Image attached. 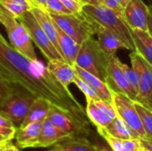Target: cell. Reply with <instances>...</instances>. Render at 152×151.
Listing matches in <instances>:
<instances>
[{"instance_id": "cell-1", "label": "cell", "mask_w": 152, "mask_h": 151, "mask_svg": "<svg viewBox=\"0 0 152 151\" xmlns=\"http://www.w3.org/2000/svg\"><path fill=\"white\" fill-rule=\"evenodd\" d=\"M0 73L12 84L20 85L36 98L48 101L69 115L79 127V109L68 88L61 85L43 62L19 53L0 36Z\"/></svg>"}, {"instance_id": "cell-2", "label": "cell", "mask_w": 152, "mask_h": 151, "mask_svg": "<svg viewBox=\"0 0 152 151\" xmlns=\"http://www.w3.org/2000/svg\"><path fill=\"white\" fill-rule=\"evenodd\" d=\"M83 12L98 25L114 33L125 44L127 50L132 52L136 51L132 29L126 23L124 16L102 4H85L83 6Z\"/></svg>"}, {"instance_id": "cell-3", "label": "cell", "mask_w": 152, "mask_h": 151, "mask_svg": "<svg viewBox=\"0 0 152 151\" xmlns=\"http://www.w3.org/2000/svg\"><path fill=\"white\" fill-rule=\"evenodd\" d=\"M110 57L102 51L97 40L92 36L80 45L75 65L107 82Z\"/></svg>"}, {"instance_id": "cell-4", "label": "cell", "mask_w": 152, "mask_h": 151, "mask_svg": "<svg viewBox=\"0 0 152 151\" xmlns=\"http://www.w3.org/2000/svg\"><path fill=\"white\" fill-rule=\"evenodd\" d=\"M48 13L56 25L73 38L79 45H81L89 37H92L94 34H96L98 24L83 12L81 13L69 14Z\"/></svg>"}, {"instance_id": "cell-5", "label": "cell", "mask_w": 152, "mask_h": 151, "mask_svg": "<svg viewBox=\"0 0 152 151\" xmlns=\"http://www.w3.org/2000/svg\"><path fill=\"white\" fill-rule=\"evenodd\" d=\"M35 96L25 88L14 85L12 92L0 101V111L8 117L14 125H20L26 117Z\"/></svg>"}, {"instance_id": "cell-6", "label": "cell", "mask_w": 152, "mask_h": 151, "mask_svg": "<svg viewBox=\"0 0 152 151\" xmlns=\"http://www.w3.org/2000/svg\"><path fill=\"white\" fill-rule=\"evenodd\" d=\"M2 25L7 32L9 44L14 50L29 60H38L31 36L22 23L9 15Z\"/></svg>"}, {"instance_id": "cell-7", "label": "cell", "mask_w": 152, "mask_h": 151, "mask_svg": "<svg viewBox=\"0 0 152 151\" xmlns=\"http://www.w3.org/2000/svg\"><path fill=\"white\" fill-rule=\"evenodd\" d=\"M18 20L24 25L28 32L29 33L33 43L41 51L44 56L48 60H62L65 61L62 55L59 53L56 47L53 44L51 40L45 35L38 21L32 14L30 11L25 12Z\"/></svg>"}, {"instance_id": "cell-8", "label": "cell", "mask_w": 152, "mask_h": 151, "mask_svg": "<svg viewBox=\"0 0 152 151\" xmlns=\"http://www.w3.org/2000/svg\"><path fill=\"white\" fill-rule=\"evenodd\" d=\"M112 103L118 117H119L136 133L139 139H147L134 101L127 95L113 90Z\"/></svg>"}, {"instance_id": "cell-9", "label": "cell", "mask_w": 152, "mask_h": 151, "mask_svg": "<svg viewBox=\"0 0 152 151\" xmlns=\"http://www.w3.org/2000/svg\"><path fill=\"white\" fill-rule=\"evenodd\" d=\"M130 61L132 68L139 78V92L136 101L143 103L152 93V66L137 52L131 53Z\"/></svg>"}, {"instance_id": "cell-10", "label": "cell", "mask_w": 152, "mask_h": 151, "mask_svg": "<svg viewBox=\"0 0 152 151\" xmlns=\"http://www.w3.org/2000/svg\"><path fill=\"white\" fill-rule=\"evenodd\" d=\"M151 10L142 0H131L124 9V17L131 29L148 31Z\"/></svg>"}, {"instance_id": "cell-11", "label": "cell", "mask_w": 152, "mask_h": 151, "mask_svg": "<svg viewBox=\"0 0 152 151\" xmlns=\"http://www.w3.org/2000/svg\"><path fill=\"white\" fill-rule=\"evenodd\" d=\"M118 58L117 55H113L110 57V64L108 67V80H110L115 85L114 91L120 92L126 95H127L129 98L134 100V101H137V94L134 92V90L130 86V85L127 83L120 67L118 64Z\"/></svg>"}, {"instance_id": "cell-12", "label": "cell", "mask_w": 152, "mask_h": 151, "mask_svg": "<svg viewBox=\"0 0 152 151\" xmlns=\"http://www.w3.org/2000/svg\"><path fill=\"white\" fill-rule=\"evenodd\" d=\"M74 68L76 70V74L94 90V92L99 96L101 100L112 103L113 89L108 85L107 82H104L101 78L76 65H74Z\"/></svg>"}, {"instance_id": "cell-13", "label": "cell", "mask_w": 152, "mask_h": 151, "mask_svg": "<svg viewBox=\"0 0 152 151\" xmlns=\"http://www.w3.org/2000/svg\"><path fill=\"white\" fill-rule=\"evenodd\" d=\"M43 121L29 123L24 126H19L16 130L15 140L20 149L35 148L42 129Z\"/></svg>"}, {"instance_id": "cell-14", "label": "cell", "mask_w": 152, "mask_h": 151, "mask_svg": "<svg viewBox=\"0 0 152 151\" xmlns=\"http://www.w3.org/2000/svg\"><path fill=\"white\" fill-rule=\"evenodd\" d=\"M46 67L55 79L64 87L68 88L70 84L74 83L77 76L76 70L74 66L70 65L67 61L62 60L48 61Z\"/></svg>"}, {"instance_id": "cell-15", "label": "cell", "mask_w": 152, "mask_h": 151, "mask_svg": "<svg viewBox=\"0 0 152 151\" xmlns=\"http://www.w3.org/2000/svg\"><path fill=\"white\" fill-rule=\"evenodd\" d=\"M70 137L67 133L61 131L58 127H56L53 123L46 117L43 121L42 129L40 132L39 138L36 144L35 148H49L55 145L57 142Z\"/></svg>"}, {"instance_id": "cell-16", "label": "cell", "mask_w": 152, "mask_h": 151, "mask_svg": "<svg viewBox=\"0 0 152 151\" xmlns=\"http://www.w3.org/2000/svg\"><path fill=\"white\" fill-rule=\"evenodd\" d=\"M47 117L53 123L56 127H58L61 131L67 133L68 135L79 136L80 127L66 112L54 106H51Z\"/></svg>"}, {"instance_id": "cell-17", "label": "cell", "mask_w": 152, "mask_h": 151, "mask_svg": "<svg viewBox=\"0 0 152 151\" xmlns=\"http://www.w3.org/2000/svg\"><path fill=\"white\" fill-rule=\"evenodd\" d=\"M96 35H97V42L100 47L109 56L116 55V53L119 49L126 48L125 44L114 33H112L110 30L100 25H98Z\"/></svg>"}, {"instance_id": "cell-18", "label": "cell", "mask_w": 152, "mask_h": 151, "mask_svg": "<svg viewBox=\"0 0 152 151\" xmlns=\"http://www.w3.org/2000/svg\"><path fill=\"white\" fill-rule=\"evenodd\" d=\"M55 27H56L57 38H58V44H59L61 53L64 58L65 61L74 66L80 45L73 38H71L69 35H67L64 31H62L56 25V23H55Z\"/></svg>"}, {"instance_id": "cell-19", "label": "cell", "mask_w": 152, "mask_h": 151, "mask_svg": "<svg viewBox=\"0 0 152 151\" xmlns=\"http://www.w3.org/2000/svg\"><path fill=\"white\" fill-rule=\"evenodd\" d=\"M49 151H98V147L84 137L70 136L57 142Z\"/></svg>"}, {"instance_id": "cell-20", "label": "cell", "mask_w": 152, "mask_h": 151, "mask_svg": "<svg viewBox=\"0 0 152 151\" xmlns=\"http://www.w3.org/2000/svg\"><path fill=\"white\" fill-rule=\"evenodd\" d=\"M99 134L109 144L112 151H143L140 139H121L108 134L102 129H97Z\"/></svg>"}, {"instance_id": "cell-21", "label": "cell", "mask_w": 152, "mask_h": 151, "mask_svg": "<svg viewBox=\"0 0 152 151\" xmlns=\"http://www.w3.org/2000/svg\"><path fill=\"white\" fill-rule=\"evenodd\" d=\"M30 12L35 16L37 20L38 21L40 27L42 28V29L44 30L45 35L48 36V38L51 40L53 44L56 47V49L61 53L59 44H58V38H57V32H56L55 23L52 20V18L50 17L49 13L47 12H45L43 10L37 9V8H32V9H30Z\"/></svg>"}, {"instance_id": "cell-22", "label": "cell", "mask_w": 152, "mask_h": 151, "mask_svg": "<svg viewBox=\"0 0 152 151\" xmlns=\"http://www.w3.org/2000/svg\"><path fill=\"white\" fill-rule=\"evenodd\" d=\"M132 35L137 52L152 66V37L148 31L132 29Z\"/></svg>"}, {"instance_id": "cell-23", "label": "cell", "mask_w": 152, "mask_h": 151, "mask_svg": "<svg viewBox=\"0 0 152 151\" xmlns=\"http://www.w3.org/2000/svg\"><path fill=\"white\" fill-rule=\"evenodd\" d=\"M51 106L53 105L48 101L42 98H35L26 117L20 126H24L33 122L44 121L48 116Z\"/></svg>"}, {"instance_id": "cell-24", "label": "cell", "mask_w": 152, "mask_h": 151, "mask_svg": "<svg viewBox=\"0 0 152 151\" xmlns=\"http://www.w3.org/2000/svg\"><path fill=\"white\" fill-rule=\"evenodd\" d=\"M108 134L121 139H139L136 133L119 117H115L105 128H101Z\"/></svg>"}, {"instance_id": "cell-25", "label": "cell", "mask_w": 152, "mask_h": 151, "mask_svg": "<svg viewBox=\"0 0 152 151\" xmlns=\"http://www.w3.org/2000/svg\"><path fill=\"white\" fill-rule=\"evenodd\" d=\"M86 115L97 129L105 128L113 120L104 113L93 100H86Z\"/></svg>"}, {"instance_id": "cell-26", "label": "cell", "mask_w": 152, "mask_h": 151, "mask_svg": "<svg viewBox=\"0 0 152 151\" xmlns=\"http://www.w3.org/2000/svg\"><path fill=\"white\" fill-rule=\"evenodd\" d=\"M0 3L4 10L16 20L31 9L26 0H0Z\"/></svg>"}, {"instance_id": "cell-27", "label": "cell", "mask_w": 152, "mask_h": 151, "mask_svg": "<svg viewBox=\"0 0 152 151\" xmlns=\"http://www.w3.org/2000/svg\"><path fill=\"white\" fill-rule=\"evenodd\" d=\"M134 103L140 115L147 140H152V110L139 101H134Z\"/></svg>"}, {"instance_id": "cell-28", "label": "cell", "mask_w": 152, "mask_h": 151, "mask_svg": "<svg viewBox=\"0 0 152 151\" xmlns=\"http://www.w3.org/2000/svg\"><path fill=\"white\" fill-rule=\"evenodd\" d=\"M118 64H119V67H120V69H121V70H122L126 81H127V83L130 85V86L134 90V92L138 95L139 78H138V76H137L136 72L134 71V69L132 67H129L126 63H123L120 60H118Z\"/></svg>"}, {"instance_id": "cell-29", "label": "cell", "mask_w": 152, "mask_h": 151, "mask_svg": "<svg viewBox=\"0 0 152 151\" xmlns=\"http://www.w3.org/2000/svg\"><path fill=\"white\" fill-rule=\"evenodd\" d=\"M74 84L77 86V88L84 93V95L86 96V100H93V101H98L101 100L99 98V96L94 92V90L84 81L82 80L77 75L75 77L74 80Z\"/></svg>"}, {"instance_id": "cell-30", "label": "cell", "mask_w": 152, "mask_h": 151, "mask_svg": "<svg viewBox=\"0 0 152 151\" xmlns=\"http://www.w3.org/2000/svg\"><path fill=\"white\" fill-rule=\"evenodd\" d=\"M46 11L48 12L58 14H69L72 13L68 10L61 0H46Z\"/></svg>"}, {"instance_id": "cell-31", "label": "cell", "mask_w": 152, "mask_h": 151, "mask_svg": "<svg viewBox=\"0 0 152 151\" xmlns=\"http://www.w3.org/2000/svg\"><path fill=\"white\" fill-rule=\"evenodd\" d=\"M94 103L104 112L106 113L109 117H110L112 119H114L115 117H118L117 115V111L115 109V107L113 105V103L108 102L106 101H102V100H98V101H94Z\"/></svg>"}, {"instance_id": "cell-32", "label": "cell", "mask_w": 152, "mask_h": 151, "mask_svg": "<svg viewBox=\"0 0 152 151\" xmlns=\"http://www.w3.org/2000/svg\"><path fill=\"white\" fill-rule=\"evenodd\" d=\"M14 88V85L9 82L0 73V101L9 95Z\"/></svg>"}, {"instance_id": "cell-33", "label": "cell", "mask_w": 152, "mask_h": 151, "mask_svg": "<svg viewBox=\"0 0 152 151\" xmlns=\"http://www.w3.org/2000/svg\"><path fill=\"white\" fill-rule=\"evenodd\" d=\"M65 7L72 13H81L83 12V3L81 0H61Z\"/></svg>"}, {"instance_id": "cell-34", "label": "cell", "mask_w": 152, "mask_h": 151, "mask_svg": "<svg viewBox=\"0 0 152 151\" xmlns=\"http://www.w3.org/2000/svg\"><path fill=\"white\" fill-rule=\"evenodd\" d=\"M101 4H104L105 6L113 10L116 12H118V14L124 16V9L125 8L123 7V5L118 1H117V0H102Z\"/></svg>"}, {"instance_id": "cell-35", "label": "cell", "mask_w": 152, "mask_h": 151, "mask_svg": "<svg viewBox=\"0 0 152 151\" xmlns=\"http://www.w3.org/2000/svg\"><path fill=\"white\" fill-rule=\"evenodd\" d=\"M16 130H17L16 127L9 128V127H4V126H0V135L5 137L9 141H12L15 137Z\"/></svg>"}, {"instance_id": "cell-36", "label": "cell", "mask_w": 152, "mask_h": 151, "mask_svg": "<svg viewBox=\"0 0 152 151\" xmlns=\"http://www.w3.org/2000/svg\"><path fill=\"white\" fill-rule=\"evenodd\" d=\"M26 1L29 4L31 9L37 8L45 12H47L46 11V0H26Z\"/></svg>"}, {"instance_id": "cell-37", "label": "cell", "mask_w": 152, "mask_h": 151, "mask_svg": "<svg viewBox=\"0 0 152 151\" xmlns=\"http://www.w3.org/2000/svg\"><path fill=\"white\" fill-rule=\"evenodd\" d=\"M0 126H4V127H9V128L15 127L12 121L4 114H3L1 111H0Z\"/></svg>"}, {"instance_id": "cell-38", "label": "cell", "mask_w": 152, "mask_h": 151, "mask_svg": "<svg viewBox=\"0 0 152 151\" xmlns=\"http://www.w3.org/2000/svg\"><path fill=\"white\" fill-rule=\"evenodd\" d=\"M140 142H141V145H142L143 150L152 151V140L140 139Z\"/></svg>"}, {"instance_id": "cell-39", "label": "cell", "mask_w": 152, "mask_h": 151, "mask_svg": "<svg viewBox=\"0 0 152 151\" xmlns=\"http://www.w3.org/2000/svg\"><path fill=\"white\" fill-rule=\"evenodd\" d=\"M10 14L4 10V8L2 6L1 3H0V23L3 24L4 21L7 19V17L9 16Z\"/></svg>"}, {"instance_id": "cell-40", "label": "cell", "mask_w": 152, "mask_h": 151, "mask_svg": "<svg viewBox=\"0 0 152 151\" xmlns=\"http://www.w3.org/2000/svg\"><path fill=\"white\" fill-rule=\"evenodd\" d=\"M0 151H20V150H19V149H18L16 146L12 145V144H10V142H9V143H8V144H6L3 149H1Z\"/></svg>"}, {"instance_id": "cell-41", "label": "cell", "mask_w": 152, "mask_h": 151, "mask_svg": "<svg viewBox=\"0 0 152 151\" xmlns=\"http://www.w3.org/2000/svg\"><path fill=\"white\" fill-rule=\"evenodd\" d=\"M148 33L152 37V12H151L149 15V22H148Z\"/></svg>"}, {"instance_id": "cell-42", "label": "cell", "mask_w": 152, "mask_h": 151, "mask_svg": "<svg viewBox=\"0 0 152 151\" xmlns=\"http://www.w3.org/2000/svg\"><path fill=\"white\" fill-rule=\"evenodd\" d=\"M142 104H144L145 106H147L148 108H150L152 110V93L150 94V96L146 99V101Z\"/></svg>"}, {"instance_id": "cell-43", "label": "cell", "mask_w": 152, "mask_h": 151, "mask_svg": "<svg viewBox=\"0 0 152 151\" xmlns=\"http://www.w3.org/2000/svg\"><path fill=\"white\" fill-rule=\"evenodd\" d=\"M83 4H101L98 0H81Z\"/></svg>"}, {"instance_id": "cell-44", "label": "cell", "mask_w": 152, "mask_h": 151, "mask_svg": "<svg viewBox=\"0 0 152 151\" xmlns=\"http://www.w3.org/2000/svg\"><path fill=\"white\" fill-rule=\"evenodd\" d=\"M11 141H9L8 139H6L5 137L0 135V143H5V142H10Z\"/></svg>"}, {"instance_id": "cell-45", "label": "cell", "mask_w": 152, "mask_h": 151, "mask_svg": "<svg viewBox=\"0 0 152 151\" xmlns=\"http://www.w3.org/2000/svg\"><path fill=\"white\" fill-rule=\"evenodd\" d=\"M100 149L102 150V151H112L111 150H110L109 149H107V148H104V147H100Z\"/></svg>"}, {"instance_id": "cell-46", "label": "cell", "mask_w": 152, "mask_h": 151, "mask_svg": "<svg viewBox=\"0 0 152 151\" xmlns=\"http://www.w3.org/2000/svg\"><path fill=\"white\" fill-rule=\"evenodd\" d=\"M8 143H9V142H5V143H0V150H1V149H3V148H4V147L6 145V144H8Z\"/></svg>"}, {"instance_id": "cell-47", "label": "cell", "mask_w": 152, "mask_h": 151, "mask_svg": "<svg viewBox=\"0 0 152 151\" xmlns=\"http://www.w3.org/2000/svg\"><path fill=\"white\" fill-rule=\"evenodd\" d=\"M130 1H131V0H124V8L126 7V5Z\"/></svg>"}, {"instance_id": "cell-48", "label": "cell", "mask_w": 152, "mask_h": 151, "mask_svg": "<svg viewBox=\"0 0 152 151\" xmlns=\"http://www.w3.org/2000/svg\"><path fill=\"white\" fill-rule=\"evenodd\" d=\"M117 1H118V2L123 5V7H124V0H117Z\"/></svg>"}, {"instance_id": "cell-49", "label": "cell", "mask_w": 152, "mask_h": 151, "mask_svg": "<svg viewBox=\"0 0 152 151\" xmlns=\"http://www.w3.org/2000/svg\"><path fill=\"white\" fill-rule=\"evenodd\" d=\"M98 151H102V150H101V149H100V148L98 147Z\"/></svg>"}, {"instance_id": "cell-50", "label": "cell", "mask_w": 152, "mask_h": 151, "mask_svg": "<svg viewBox=\"0 0 152 151\" xmlns=\"http://www.w3.org/2000/svg\"><path fill=\"white\" fill-rule=\"evenodd\" d=\"M98 1H99L100 3H102V0H98Z\"/></svg>"}, {"instance_id": "cell-51", "label": "cell", "mask_w": 152, "mask_h": 151, "mask_svg": "<svg viewBox=\"0 0 152 151\" xmlns=\"http://www.w3.org/2000/svg\"><path fill=\"white\" fill-rule=\"evenodd\" d=\"M0 36H2V34H1V32H0Z\"/></svg>"}, {"instance_id": "cell-52", "label": "cell", "mask_w": 152, "mask_h": 151, "mask_svg": "<svg viewBox=\"0 0 152 151\" xmlns=\"http://www.w3.org/2000/svg\"><path fill=\"white\" fill-rule=\"evenodd\" d=\"M143 151H149V150H143Z\"/></svg>"}]
</instances>
